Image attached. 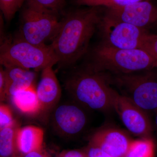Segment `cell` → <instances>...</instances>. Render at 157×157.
Segmentation results:
<instances>
[{
  "label": "cell",
  "instance_id": "cell-1",
  "mask_svg": "<svg viewBox=\"0 0 157 157\" xmlns=\"http://www.w3.org/2000/svg\"><path fill=\"white\" fill-rule=\"evenodd\" d=\"M101 9L99 7L75 9L61 20L58 31L50 45L58 63L73 64L87 52L103 15Z\"/></svg>",
  "mask_w": 157,
  "mask_h": 157
},
{
  "label": "cell",
  "instance_id": "cell-2",
  "mask_svg": "<svg viewBox=\"0 0 157 157\" xmlns=\"http://www.w3.org/2000/svg\"><path fill=\"white\" fill-rule=\"evenodd\" d=\"M110 76L88 66L70 75L65 80V89L74 101L84 108L109 112L113 108Z\"/></svg>",
  "mask_w": 157,
  "mask_h": 157
},
{
  "label": "cell",
  "instance_id": "cell-3",
  "mask_svg": "<svg viewBox=\"0 0 157 157\" xmlns=\"http://www.w3.org/2000/svg\"><path fill=\"white\" fill-rule=\"evenodd\" d=\"M156 61L144 49H121L101 42L93 51L89 66L98 72L119 75L151 70Z\"/></svg>",
  "mask_w": 157,
  "mask_h": 157
},
{
  "label": "cell",
  "instance_id": "cell-4",
  "mask_svg": "<svg viewBox=\"0 0 157 157\" xmlns=\"http://www.w3.org/2000/svg\"><path fill=\"white\" fill-rule=\"evenodd\" d=\"M0 63L4 67L17 66L38 71L53 67L58 60L50 45H35L17 36L2 42Z\"/></svg>",
  "mask_w": 157,
  "mask_h": 157
},
{
  "label": "cell",
  "instance_id": "cell-5",
  "mask_svg": "<svg viewBox=\"0 0 157 157\" xmlns=\"http://www.w3.org/2000/svg\"><path fill=\"white\" fill-rule=\"evenodd\" d=\"M59 13L26 0L18 36L35 45L52 41L60 25Z\"/></svg>",
  "mask_w": 157,
  "mask_h": 157
},
{
  "label": "cell",
  "instance_id": "cell-6",
  "mask_svg": "<svg viewBox=\"0 0 157 157\" xmlns=\"http://www.w3.org/2000/svg\"><path fill=\"white\" fill-rule=\"evenodd\" d=\"M140 73L113 75L110 82L122 95L148 113L157 110V72L153 69Z\"/></svg>",
  "mask_w": 157,
  "mask_h": 157
},
{
  "label": "cell",
  "instance_id": "cell-7",
  "mask_svg": "<svg viewBox=\"0 0 157 157\" xmlns=\"http://www.w3.org/2000/svg\"><path fill=\"white\" fill-rule=\"evenodd\" d=\"M102 43L124 49H141L146 29L103 14L98 25Z\"/></svg>",
  "mask_w": 157,
  "mask_h": 157
},
{
  "label": "cell",
  "instance_id": "cell-8",
  "mask_svg": "<svg viewBox=\"0 0 157 157\" xmlns=\"http://www.w3.org/2000/svg\"><path fill=\"white\" fill-rule=\"evenodd\" d=\"M113 108L129 132L140 138H151L153 128L148 113L114 90Z\"/></svg>",
  "mask_w": 157,
  "mask_h": 157
},
{
  "label": "cell",
  "instance_id": "cell-9",
  "mask_svg": "<svg viewBox=\"0 0 157 157\" xmlns=\"http://www.w3.org/2000/svg\"><path fill=\"white\" fill-rule=\"evenodd\" d=\"M155 1H142L119 8L106 9L110 17L140 28L157 24V4Z\"/></svg>",
  "mask_w": 157,
  "mask_h": 157
},
{
  "label": "cell",
  "instance_id": "cell-10",
  "mask_svg": "<svg viewBox=\"0 0 157 157\" xmlns=\"http://www.w3.org/2000/svg\"><path fill=\"white\" fill-rule=\"evenodd\" d=\"M83 107L75 102L63 104L54 108L52 121L56 130L60 135L72 137L81 133L87 122Z\"/></svg>",
  "mask_w": 157,
  "mask_h": 157
},
{
  "label": "cell",
  "instance_id": "cell-11",
  "mask_svg": "<svg viewBox=\"0 0 157 157\" xmlns=\"http://www.w3.org/2000/svg\"><path fill=\"white\" fill-rule=\"evenodd\" d=\"M132 140L123 130L106 126L93 133L89 144L101 149L112 156L124 157Z\"/></svg>",
  "mask_w": 157,
  "mask_h": 157
},
{
  "label": "cell",
  "instance_id": "cell-12",
  "mask_svg": "<svg viewBox=\"0 0 157 157\" xmlns=\"http://www.w3.org/2000/svg\"><path fill=\"white\" fill-rule=\"evenodd\" d=\"M52 67L49 66L42 70L36 89L41 113L43 114L55 108L61 96L60 86Z\"/></svg>",
  "mask_w": 157,
  "mask_h": 157
},
{
  "label": "cell",
  "instance_id": "cell-13",
  "mask_svg": "<svg viewBox=\"0 0 157 157\" xmlns=\"http://www.w3.org/2000/svg\"><path fill=\"white\" fill-rule=\"evenodd\" d=\"M6 97H11L21 90L34 86L36 75L35 72L14 66H5Z\"/></svg>",
  "mask_w": 157,
  "mask_h": 157
},
{
  "label": "cell",
  "instance_id": "cell-14",
  "mask_svg": "<svg viewBox=\"0 0 157 157\" xmlns=\"http://www.w3.org/2000/svg\"><path fill=\"white\" fill-rule=\"evenodd\" d=\"M44 137V131L39 127L29 125L19 128L16 141L19 155L42 151Z\"/></svg>",
  "mask_w": 157,
  "mask_h": 157
},
{
  "label": "cell",
  "instance_id": "cell-15",
  "mask_svg": "<svg viewBox=\"0 0 157 157\" xmlns=\"http://www.w3.org/2000/svg\"><path fill=\"white\" fill-rule=\"evenodd\" d=\"M11 98L15 107L22 113L28 115L41 113V106L34 86L19 91Z\"/></svg>",
  "mask_w": 157,
  "mask_h": 157
},
{
  "label": "cell",
  "instance_id": "cell-16",
  "mask_svg": "<svg viewBox=\"0 0 157 157\" xmlns=\"http://www.w3.org/2000/svg\"><path fill=\"white\" fill-rule=\"evenodd\" d=\"M19 127L12 126L0 130V157H16L19 155L17 147V134Z\"/></svg>",
  "mask_w": 157,
  "mask_h": 157
},
{
  "label": "cell",
  "instance_id": "cell-17",
  "mask_svg": "<svg viewBox=\"0 0 157 157\" xmlns=\"http://www.w3.org/2000/svg\"><path fill=\"white\" fill-rule=\"evenodd\" d=\"M154 145L151 138L132 140L124 157H153Z\"/></svg>",
  "mask_w": 157,
  "mask_h": 157
},
{
  "label": "cell",
  "instance_id": "cell-18",
  "mask_svg": "<svg viewBox=\"0 0 157 157\" xmlns=\"http://www.w3.org/2000/svg\"><path fill=\"white\" fill-rule=\"evenodd\" d=\"M142 1L156 0H73V3L78 6L104 7L106 9L119 8Z\"/></svg>",
  "mask_w": 157,
  "mask_h": 157
},
{
  "label": "cell",
  "instance_id": "cell-19",
  "mask_svg": "<svg viewBox=\"0 0 157 157\" xmlns=\"http://www.w3.org/2000/svg\"><path fill=\"white\" fill-rule=\"evenodd\" d=\"M26 0H0V9L2 15L6 21H10L19 9L22 8Z\"/></svg>",
  "mask_w": 157,
  "mask_h": 157
},
{
  "label": "cell",
  "instance_id": "cell-20",
  "mask_svg": "<svg viewBox=\"0 0 157 157\" xmlns=\"http://www.w3.org/2000/svg\"><path fill=\"white\" fill-rule=\"evenodd\" d=\"M141 49L157 61V35L147 33L144 38Z\"/></svg>",
  "mask_w": 157,
  "mask_h": 157
},
{
  "label": "cell",
  "instance_id": "cell-21",
  "mask_svg": "<svg viewBox=\"0 0 157 157\" xmlns=\"http://www.w3.org/2000/svg\"><path fill=\"white\" fill-rule=\"evenodd\" d=\"M16 123L9 106L3 104L0 105V130L12 126Z\"/></svg>",
  "mask_w": 157,
  "mask_h": 157
},
{
  "label": "cell",
  "instance_id": "cell-22",
  "mask_svg": "<svg viewBox=\"0 0 157 157\" xmlns=\"http://www.w3.org/2000/svg\"><path fill=\"white\" fill-rule=\"evenodd\" d=\"M45 9L59 13L63 10L65 5V0H27Z\"/></svg>",
  "mask_w": 157,
  "mask_h": 157
},
{
  "label": "cell",
  "instance_id": "cell-23",
  "mask_svg": "<svg viewBox=\"0 0 157 157\" xmlns=\"http://www.w3.org/2000/svg\"><path fill=\"white\" fill-rule=\"evenodd\" d=\"M84 151L89 157H114L101 149L89 144Z\"/></svg>",
  "mask_w": 157,
  "mask_h": 157
},
{
  "label": "cell",
  "instance_id": "cell-24",
  "mask_svg": "<svg viewBox=\"0 0 157 157\" xmlns=\"http://www.w3.org/2000/svg\"><path fill=\"white\" fill-rule=\"evenodd\" d=\"M58 157H89L85 151L69 150L62 151Z\"/></svg>",
  "mask_w": 157,
  "mask_h": 157
},
{
  "label": "cell",
  "instance_id": "cell-25",
  "mask_svg": "<svg viewBox=\"0 0 157 157\" xmlns=\"http://www.w3.org/2000/svg\"><path fill=\"white\" fill-rule=\"evenodd\" d=\"M6 78L4 75V69L1 66L0 70V99L2 102L5 100L6 97Z\"/></svg>",
  "mask_w": 157,
  "mask_h": 157
},
{
  "label": "cell",
  "instance_id": "cell-26",
  "mask_svg": "<svg viewBox=\"0 0 157 157\" xmlns=\"http://www.w3.org/2000/svg\"><path fill=\"white\" fill-rule=\"evenodd\" d=\"M16 157H49L43 151H33L25 155H19Z\"/></svg>",
  "mask_w": 157,
  "mask_h": 157
},
{
  "label": "cell",
  "instance_id": "cell-27",
  "mask_svg": "<svg viewBox=\"0 0 157 157\" xmlns=\"http://www.w3.org/2000/svg\"><path fill=\"white\" fill-rule=\"evenodd\" d=\"M155 126L157 132V110L155 112Z\"/></svg>",
  "mask_w": 157,
  "mask_h": 157
},
{
  "label": "cell",
  "instance_id": "cell-28",
  "mask_svg": "<svg viewBox=\"0 0 157 157\" xmlns=\"http://www.w3.org/2000/svg\"><path fill=\"white\" fill-rule=\"evenodd\" d=\"M155 68L157 70V61H156L155 63Z\"/></svg>",
  "mask_w": 157,
  "mask_h": 157
}]
</instances>
